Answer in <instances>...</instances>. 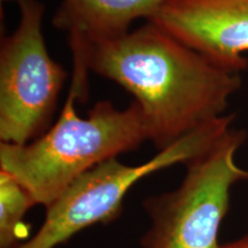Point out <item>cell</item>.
<instances>
[{"label":"cell","mask_w":248,"mask_h":248,"mask_svg":"<svg viewBox=\"0 0 248 248\" xmlns=\"http://www.w3.org/2000/svg\"><path fill=\"white\" fill-rule=\"evenodd\" d=\"M88 69L131 93L148 140L160 151L224 115L229 99L241 85L239 74L215 66L150 21L94 46Z\"/></svg>","instance_id":"obj_1"},{"label":"cell","mask_w":248,"mask_h":248,"mask_svg":"<svg viewBox=\"0 0 248 248\" xmlns=\"http://www.w3.org/2000/svg\"><path fill=\"white\" fill-rule=\"evenodd\" d=\"M68 95L57 122L26 145L1 142L0 167L29 191L36 204L51 206L69 186L104 161L137 150L148 140L139 105L120 110L99 101L86 119Z\"/></svg>","instance_id":"obj_2"},{"label":"cell","mask_w":248,"mask_h":248,"mask_svg":"<svg viewBox=\"0 0 248 248\" xmlns=\"http://www.w3.org/2000/svg\"><path fill=\"white\" fill-rule=\"evenodd\" d=\"M245 139V131L230 128L185 163L179 187L144 201L152 226L141 239L142 247L221 248L218 231L229 210L231 187L248 179L247 170L235 163Z\"/></svg>","instance_id":"obj_3"},{"label":"cell","mask_w":248,"mask_h":248,"mask_svg":"<svg viewBox=\"0 0 248 248\" xmlns=\"http://www.w3.org/2000/svg\"><path fill=\"white\" fill-rule=\"evenodd\" d=\"M233 120L230 114L210 121L139 166H126L116 157L98 164L46 208L37 233L16 248H54L89 226L117 218L124 198L139 179L173 164L187 163L228 131Z\"/></svg>","instance_id":"obj_4"},{"label":"cell","mask_w":248,"mask_h":248,"mask_svg":"<svg viewBox=\"0 0 248 248\" xmlns=\"http://www.w3.org/2000/svg\"><path fill=\"white\" fill-rule=\"evenodd\" d=\"M20 22L0 47V139L26 145L49 129L67 71L49 57L43 35L44 5L22 0Z\"/></svg>","instance_id":"obj_5"},{"label":"cell","mask_w":248,"mask_h":248,"mask_svg":"<svg viewBox=\"0 0 248 248\" xmlns=\"http://www.w3.org/2000/svg\"><path fill=\"white\" fill-rule=\"evenodd\" d=\"M229 73L248 67V0H167L150 20Z\"/></svg>","instance_id":"obj_6"},{"label":"cell","mask_w":248,"mask_h":248,"mask_svg":"<svg viewBox=\"0 0 248 248\" xmlns=\"http://www.w3.org/2000/svg\"><path fill=\"white\" fill-rule=\"evenodd\" d=\"M167 0H62L53 24L67 33L73 55V75L68 95L85 102L89 97L88 58L102 43L129 33L138 18L150 20Z\"/></svg>","instance_id":"obj_7"},{"label":"cell","mask_w":248,"mask_h":248,"mask_svg":"<svg viewBox=\"0 0 248 248\" xmlns=\"http://www.w3.org/2000/svg\"><path fill=\"white\" fill-rule=\"evenodd\" d=\"M36 202L14 176L0 170V247L16 248L29 233L24 216Z\"/></svg>","instance_id":"obj_8"},{"label":"cell","mask_w":248,"mask_h":248,"mask_svg":"<svg viewBox=\"0 0 248 248\" xmlns=\"http://www.w3.org/2000/svg\"><path fill=\"white\" fill-rule=\"evenodd\" d=\"M221 248H248V234L239 240L233 241V243L221 245Z\"/></svg>","instance_id":"obj_9"}]
</instances>
